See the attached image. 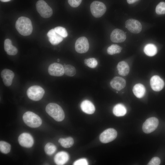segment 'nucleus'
Instances as JSON below:
<instances>
[{"mask_svg": "<svg viewBox=\"0 0 165 165\" xmlns=\"http://www.w3.org/2000/svg\"><path fill=\"white\" fill-rule=\"evenodd\" d=\"M15 27L18 32L23 36L29 35L33 30L31 20L24 16H21L18 18L16 22Z\"/></svg>", "mask_w": 165, "mask_h": 165, "instance_id": "obj_1", "label": "nucleus"}, {"mask_svg": "<svg viewBox=\"0 0 165 165\" xmlns=\"http://www.w3.org/2000/svg\"><path fill=\"white\" fill-rule=\"evenodd\" d=\"M46 111L49 115L57 121H61L64 118L65 115L63 109L56 103L48 104L46 107Z\"/></svg>", "mask_w": 165, "mask_h": 165, "instance_id": "obj_2", "label": "nucleus"}, {"mask_svg": "<svg viewBox=\"0 0 165 165\" xmlns=\"http://www.w3.org/2000/svg\"><path fill=\"white\" fill-rule=\"evenodd\" d=\"M23 119L24 123L32 128L39 127L42 123L41 118L37 114L30 111L25 112L23 115Z\"/></svg>", "mask_w": 165, "mask_h": 165, "instance_id": "obj_3", "label": "nucleus"}, {"mask_svg": "<svg viewBox=\"0 0 165 165\" xmlns=\"http://www.w3.org/2000/svg\"><path fill=\"white\" fill-rule=\"evenodd\" d=\"M45 93L44 90L41 86L34 85L30 87L27 91V95L30 99L34 101L41 100Z\"/></svg>", "mask_w": 165, "mask_h": 165, "instance_id": "obj_4", "label": "nucleus"}, {"mask_svg": "<svg viewBox=\"0 0 165 165\" xmlns=\"http://www.w3.org/2000/svg\"><path fill=\"white\" fill-rule=\"evenodd\" d=\"M36 7L38 12L43 18H49L53 14L52 8L43 0L38 1L36 3Z\"/></svg>", "mask_w": 165, "mask_h": 165, "instance_id": "obj_5", "label": "nucleus"}, {"mask_svg": "<svg viewBox=\"0 0 165 165\" xmlns=\"http://www.w3.org/2000/svg\"><path fill=\"white\" fill-rule=\"evenodd\" d=\"M90 9L92 15L95 17L99 18L102 16L106 10V7L103 2L94 1L91 4Z\"/></svg>", "mask_w": 165, "mask_h": 165, "instance_id": "obj_6", "label": "nucleus"}, {"mask_svg": "<svg viewBox=\"0 0 165 165\" xmlns=\"http://www.w3.org/2000/svg\"><path fill=\"white\" fill-rule=\"evenodd\" d=\"M159 124L158 119L155 117L149 118L143 123L142 129L145 133L149 134L157 128Z\"/></svg>", "mask_w": 165, "mask_h": 165, "instance_id": "obj_7", "label": "nucleus"}, {"mask_svg": "<svg viewBox=\"0 0 165 165\" xmlns=\"http://www.w3.org/2000/svg\"><path fill=\"white\" fill-rule=\"evenodd\" d=\"M117 132L114 129L110 128L106 129L100 134L99 139L104 143H107L114 140L116 138Z\"/></svg>", "mask_w": 165, "mask_h": 165, "instance_id": "obj_8", "label": "nucleus"}, {"mask_svg": "<svg viewBox=\"0 0 165 165\" xmlns=\"http://www.w3.org/2000/svg\"><path fill=\"white\" fill-rule=\"evenodd\" d=\"M89 48V43L86 37H81L76 40L75 44V49L78 53H85L88 51Z\"/></svg>", "mask_w": 165, "mask_h": 165, "instance_id": "obj_9", "label": "nucleus"}, {"mask_svg": "<svg viewBox=\"0 0 165 165\" xmlns=\"http://www.w3.org/2000/svg\"><path fill=\"white\" fill-rule=\"evenodd\" d=\"M125 24L126 27L132 33H139L141 31V24L137 20L133 19H129L126 21Z\"/></svg>", "mask_w": 165, "mask_h": 165, "instance_id": "obj_10", "label": "nucleus"}, {"mask_svg": "<svg viewBox=\"0 0 165 165\" xmlns=\"http://www.w3.org/2000/svg\"><path fill=\"white\" fill-rule=\"evenodd\" d=\"M18 141L20 145L27 148L31 147L34 144L32 137L27 133H24L20 134L18 137Z\"/></svg>", "mask_w": 165, "mask_h": 165, "instance_id": "obj_11", "label": "nucleus"}, {"mask_svg": "<svg viewBox=\"0 0 165 165\" xmlns=\"http://www.w3.org/2000/svg\"><path fill=\"white\" fill-rule=\"evenodd\" d=\"M48 72L50 75L56 76H61L64 74V67L61 64L54 63L49 66Z\"/></svg>", "mask_w": 165, "mask_h": 165, "instance_id": "obj_12", "label": "nucleus"}, {"mask_svg": "<svg viewBox=\"0 0 165 165\" xmlns=\"http://www.w3.org/2000/svg\"><path fill=\"white\" fill-rule=\"evenodd\" d=\"M126 38L125 33L122 30L116 29L112 32L110 35V39L114 42H122L125 41Z\"/></svg>", "mask_w": 165, "mask_h": 165, "instance_id": "obj_13", "label": "nucleus"}, {"mask_svg": "<svg viewBox=\"0 0 165 165\" xmlns=\"http://www.w3.org/2000/svg\"><path fill=\"white\" fill-rule=\"evenodd\" d=\"M150 84L151 88L153 90L159 91L163 89L164 83L163 80L159 76L155 75L151 78Z\"/></svg>", "mask_w": 165, "mask_h": 165, "instance_id": "obj_14", "label": "nucleus"}, {"mask_svg": "<svg viewBox=\"0 0 165 165\" xmlns=\"http://www.w3.org/2000/svg\"><path fill=\"white\" fill-rule=\"evenodd\" d=\"M1 74L4 84L7 86H11L14 76L13 72L9 69H5L2 71Z\"/></svg>", "mask_w": 165, "mask_h": 165, "instance_id": "obj_15", "label": "nucleus"}, {"mask_svg": "<svg viewBox=\"0 0 165 165\" xmlns=\"http://www.w3.org/2000/svg\"><path fill=\"white\" fill-rule=\"evenodd\" d=\"M47 35L49 41L53 45L58 44L63 41L64 38L57 33L54 29H52L49 31Z\"/></svg>", "mask_w": 165, "mask_h": 165, "instance_id": "obj_16", "label": "nucleus"}, {"mask_svg": "<svg viewBox=\"0 0 165 165\" xmlns=\"http://www.w3.org/2000/svg\"><path fill=\"white\" fill-rule=\"evenodd\" d=\"M110 85L113 89L117 90H120L125 86L126 81L122 77L116 76L111 80Z\"/></svg>", "mask_w": 165, "mask_h": 165, "instance_id": "obj_17", "label": "nucleus"}, {"mask_svg": "<svg viewBox=\"0 0 165 165\" xmlns=\"http://www.w3.org/2000/svg\"><path fill=\"white\" fill-rule=\"evenodd\" d=\"M69 158V155L67 152L61 151L58 152L55 155L54 160L57 165H62L68 162Z\"/></svg>", "mask_w": 165, "mask_h": 165, "instance_id": "obj_18", "label": "nucleus"}, {"mask_svg": "<svg viewBox=\"0 0 165 165\" xmlns=\"http://www.w3.org/2000/svg\"><path fill=\"white\" fill-rule=\"evenodd\" d=\"M80 107L83 112L89 114H93L95 109L94 105L88 100L83 101L81 104Z\"/></svg>", "mask_w": 165, "mask_h": 165, "instance_id": "obj_19", "label": "nucleus"}, {"mask_svg": "<svg viewBox=\"0 0 165 165\" xmlns=\"http://www.w3.org/2000/svg\"><path fill=\"white\" fill-rule=\"evenodd\" d=\"M4 48L7 53L9 55H15L18 52L17 49L12 45L11 41L9 39L5 40Z\"/></svg>", "mask_w": 165, "mask_h": 165, "instance_id": "obj_20", "label": "nucleus"}, {"mask_svg": "<svg viewBox=\"0 0 165 165\" xmlns=\"http://www.w3.org/2000/svg\"><path fill=\"white\" fill-rule=\"evenodd\" d=\"M117 68L119 74L123 76L127 75L129 72V67L127 63L124 61L119 62L117 65Z\"/></svg>", "mask_w": 165, "mask_h": 165, "instance_id": "obj_21", "label": "nucleus"}, {"mask_svg": "<svg viewBox=\"0 0 165 165\" xmlns=\"http://www.w3.org/2000/svg\"><path fill=\"white\" fill-rule=\"evenodd\" d=\"M134 95L138 98H141L144 95L145 92V86L142 84L138 83L135 85L133 89Z\"/></svg>", "mask_w": 165, "mask_h": 165, "instance_id": "obj_22", "label": "nucleus"}, {"mask_svg": "<svg viewBox=\"0 0 165 165\" xmlns=\"http://www.w3.org/2000/svg\"><path fill=\"white\" fill-rule=\"evenodd\" d=\"M127 109L123 104H118L114 106L113 109V114L116 116L119 117L124 116L126 113Z\"/></svg>", "mask_w": 165, "mask_h": 165, "instance_id": "obj_23", "label": "nucleus"}, {"mask_svg": "<svg viewBox=\"0 0 165 165\" xmlns=\"http://www.w3.org/2000/svg\"><path fill=\"white\" fill-rule=\"evenodd\" d=\"M145 53L149 56H153L155 55L157 52L156 46L152 44H148L145 45L144 49Z\"/></svg>", "mask_w": 165, "mask_h": 165, "instance_id": "obj_24", "label": "nucleus"}, {"mask_svg": "<svg viewBox=\"0 0 165 165\" xmlns=\"http://www.w3.org/2000/svg\"><path fill=\"white\" fill-rule=\"evenodd\" d=\"M58 142L63 147L69 148L73 145L74 141L72 138L69 137L64 138H60L58 140Z\"/></svg>", "mask_w": 165, "mask_h": 165, "instance_id": "obj_25", "label": "nucleus"}, {"mask_svg": "<svg viewBox=\"0 0 165 165\" xmlns=\"http://www.w3.org/2000/svg\"><path fill=\"white\" fill-rule=\"evenodd\" d=\"M122 50V48L116 44H112L108 47L107 52L109 54L112 55L119 53Z\"/></svg>", "mask_w": 165, "mask_h": 165, "instance_id": "obj_26", "label": "nucleus"}, {"mask_svg": "<svg viewBox=\"0 0 165 165\" xmlns=\"http://www.w3.org/2000/svg\"><path fill=\"white\" fill-rule=\"evenodd\" d=\"M64 73L69 76H74L76 74V70L75 68L73 66L68 64L64 67Z\"/></svg>", "mask_w": 165, "mask_h": 165, "instance_id": "obj_27", "label": "nucleus"}, {"mask_svg": "<svg viewBox=\"0 0 165 165\" xmlns=\"http://www.w3.org/2000/svg\"><path fill=\"white\" fill-rule=\"evenodd\" d=\"M44 149L47 155H51L55 152L57 148L53 144L51 143L48 142L45 145Z\"/></svg>", "mask_w": 165, "mask_h": 165, "instance_id": "obj_28", "label": "nucleus"}, {"mask_svg": "<svg viewBox=\"0 0 165 165\" xmlns=\"http://www.w3.org/2000/svg\"><path fill=\"white\" fill-rule=\"evenodd\" d=\"M11 146L10 144L3 141H0V150L2 153L7 154L11 150Z\"/></svg>", "mask_w": 165, "mask_h": 165, "instance_id": "obj_29", "label": "nucleus"}, {"mask_svg": "<svg viewBox=\"0 0 165 165\" xmlns=\"http://www.w3.org/2000/svg\"><path fill=\"white\" fill-rule=\"evenodd\" d=\"M85 64L91 68H94L97 65V61L94 58L86 59L84 60Z\"/></svg>", "mask_w": 165, "mask_h": 165, "instance_id": "obj_30", "label": "nucleus"}, {"mask_svg": "<svg viewBox=\"0 0 165 165\" xmlns=\"http://www.w3.org/2000/svg\"><path fill=\"white\" fill-rule=\"evenodd\" d=\"M156 13L159 15L165 14V3L161 2L156 6Z\"/></svg>", "mask_w": 165, "mask_h": 165, "instance_id": "obj_31", "label": "nucleus"}, {"mask_svg": "<svg viewBox=\"0 0 165 165\" xmlns=\"http://www.w3.org/2000/svg\"><path fill=\"white\" fill-rule=\"evenodd\" d=\"M54 29L57 33L64 38L66 37L68 35V34L66 29L63 27L58 26L55 27Z\"/></svg>", "mask_w": 165, "mask_h": 165, "instance_id": "obj_32", "label": "nucleus"}, {"mask_svg": "<svg viewBox=\"0 0 165 165\" xmlns=\"http://www.w3.org/2000/svg\"><path fill=\"white\" fill-rule=\"evenodd\" d=\"M160 163V160L157 157H154L152 158L148 163V165H159Z\"/></svg>", "mask_w": 165, "mask_h": 165, "instance_id": "obj_33", "label": "nucleus"}, {"mask_svg": "<svg viewBox=\"0 0 165 165\" xmlns=\"http://www.w3.org/2000/svg\"><path fill=\"white\" fill-rule=\"evenodd\" d=\"M82 0H68L70 6L73 7H78L81 3Z\"/></svg>", "mask_w": 165, "mask_h": 165, "instance_id": "obj_34", "label": "nucleus"}, {"mask_svg": "<svg viewBox=\"0 0 165 165\" xmlns=\"http://www.w3.org/2000/svg\"><path fill=\"white\" fill-rule=\"evenodd\" d=\"M73 164L74 165H88V163L86 159L82 158L76 161Z\"/></svg>", "mask_w": 165, "mask_h": 165, "instance_id": "obj_35", "label": "nucleus"}, {"mask_svg": "<svg viewBox=\"0 0 165 165\" xmlns=\"http://www.w3.org/2000/svg\"><path fill=\"white\" fill-rule=\"evenodd\" d=\"M139 0H127V3L129 4H133Z\"/></svg>", "mask_w": 165, "mask_h": 165, "instance_id": "obj_36", "label": "nucleus"}, {"mask_svg": "<svg viewBox=\"0 0 165 165\" xmlns=\"http://www.w3.org/2000/svg\"><path fill=\"white\" fill-rule=\"evenodd\" d=\"M10 1V0H0V1L3 2H8Z\"/></svg>", "mask_w": 165, "mask_h": 165, "instance_id": "obj_37", "label": "nucleus"}, {"mask_svg": "<svg viewBox=\"0 0 165 165\" xmlns=\"http://www.w3.org/2000/svg\"><path fill=\"white\" fill-rule=\"evenodd\" d=\"M60 61V60L59 59H57V61L58 62H59Z\"/></svg>", "mask_w": 165, "mask_h": 165, "instance_id": "obj_38", "label": "nucleus"}]
</instances>
